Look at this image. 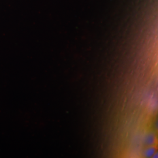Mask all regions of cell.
Masks as SVG:
<instances>
[{
	"instance_id": "obj_1",
	"label": "cell",
	"mask_w": 158,
	"mask_h": 158,
	"mask_svg": "<svg viewBox=\"0 0 158 158\" xmlns=\"http://www.w3.org/2000/svg\"><path fill=\"white\" fill-rule=\"evenodd\" d=\"M143 145L145 147L158 145V135L151 127L146 131L144 135Z\"/></svg>"
},
{
	"instance_id": "obj_2",
	"label": "cell",
	"mask_w": 158,
	"mask_h": 158,
	"mask_svg": "<svg viewBox=\"0 0 158 158\" xmlns=\"http://www.w3.org/2000/svg\"><path fill=\"white\" fill-rule=\"evenodd\" d=\"M158 149V145L145 147L142 153V156L143 158H152V156Z\"/></svg>"
},
{
	"instance_id": "obj_3",
	"label": "cell",
	"mask_w": 158,
	"mask_h": 158,
	"mask_svg": "<svg viewBox=\"0 0 158 158\" xmlns=\"http://www.w3.org/2000/svg\"><path fill=\"white\" fill-rule=\"evenodd\" d=\"M151 127L152 128L153 131L157 134L158 135V116L153 119L152 123L151 125Z\"/></svg>"
}]
</instances>
